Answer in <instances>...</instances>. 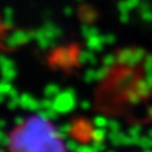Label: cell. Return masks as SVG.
<instances>
[{
	"label": "cell",
	"mask_w": 152,
	"mask_h": 152,
	"mask_svg": "<svg viewBox=\"0 0 152 152\" xmlns=\"http://www.w3.org/2000/svg\"><path fill=\"white\" fill-rule=\"evenodd\" d=\"M12 144L11 152H66L60 140L50 132L47 136L36 135L32 137L21 134L13 139Z\"/></svg>",
	"instance_id": "6da1fadb"
},
{
	"label": "cell",
	"mask_w": 152,
	"mask_h": 152,
	"mask_svg": "<svg viewBox=\"0 0 152 152\" xmlns=\"http://www.w3.org/2000/svg\"><path fill=\"white\" fill-rule=\"evenodd\" d=\"M0 152H3V151H0Z\"/></svg>",
	"instance_id": "7a4b0ae2"
}]
</instances>
